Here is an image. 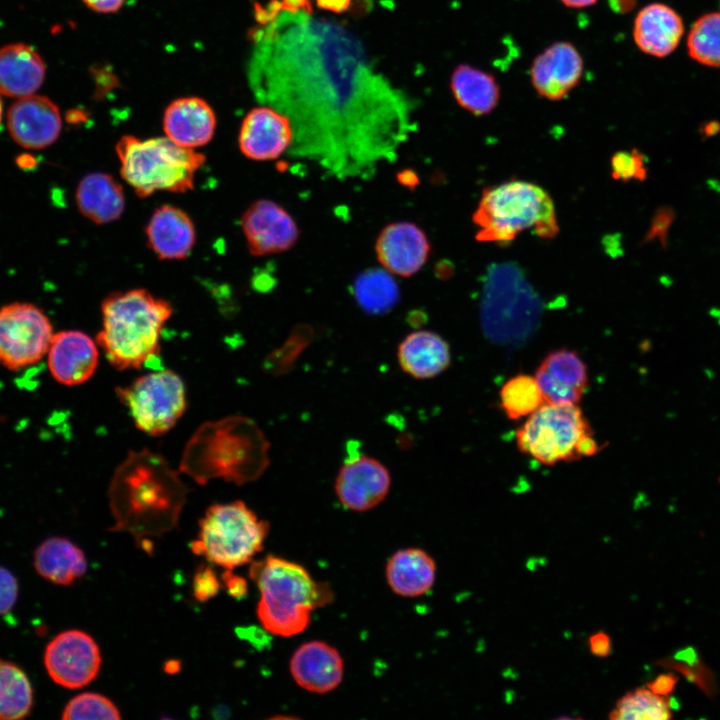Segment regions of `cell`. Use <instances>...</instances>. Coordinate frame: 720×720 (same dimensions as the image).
I'll list each match as a JSON object with an SVG mask.
<instances>
[{
    "mask_svg": "<svg viewBox=\"0 0 720 720\" xmlns=\"http://www.w3.org/2000/svg\"><path fill=\"white\" fill-rule=\"evenodd\" d=\"M301 41L287 36L266 58V85L274 108L293 125L292 154L340 180L368 179L395 160L410 132L405 106L379 89L349 88L362 64L356 43L326 22L307 25Z\"/></svg>",
    "mask_w": 720,
    "mask_h": 720,
    "instance_id": "cell-1",
    "label": "cell"
},
{
    "mask_svg": "<svg viewBox=\"0 0 720 720\" xmlns=\"http://www.w3.org/2000/svg\"><path fill=\"white\" fill-rule=\"evenodd\" d=\"M188 493L179 473L159 454L130 450L115 469L108 496L113 530L137 537L175 527Z\"/></svg>",
    "mask_w": 720,
    "mask_h": 720,
    "instance_id": "cell-2",
    "label": "cell"
},
{
    "mask_svg": "<svg viewBox=\"0 0 720 720\" xmlns=\"http://www.w3.org/2000/svg\"><path fill=\"white\" fill-rule=\"evenodd\" d=\"M270 443L250 418L230 415L201 424L186 442L179 470L198 484L222 479L237 485L267 469Z\"/></svg>",
    "mask_w": 720,
    "mask_h": 720,
    "instance_id": "cell-3",
    "label": "cell"
},
{
    "mask_svg": "<svg viewBox=\"0 0 720 720\" xmlns=\"http://www.w3.org/2000/svg\"><path fill=\"white\" fill-rule=\"evenodd\" d=\"M170 303L143 288L117 291L101 304L97 345L116 369H140L161 351V333L172 315Z\"/></svg>",
    "mask_w": 720,
    "mask_h": 720,
    "instance_id": "cell-4",
    "label": "cell"
},
{
    "mask_svg": "<svg viewBox=\"0 0 720 720\" xmlns=\"http://www.w3.org/2000/svg\"><path fill=\"white\" fill-rule=\"evenodd\" d=\"M249 575L260 591L258 619L276 636L300 634L310 624L312 611L333 599L327 584L316 582L303 566L280 557L269 555L254 562Z\"/></svg>",
    "mask_w": 720,
    "mask_h": 720,
    "instance_id": "cell-5",
    "label": "cell"
},
{
    "mask_svg": "<svg viewBox=\"0 0 720 720\" xmlns=\"http://www.w3.org/2000/svg\"><path fill=\"white\" fill-rule=\"evenodd\" d=\"M476 239L505 245L520 233L533 230L541 238H553L559 232L555 206L540 186L511 180L483 190L472 214Z\"/></svg>",
    "mask_w": 720,
    "mask_h": 720,
    "instance_id": "cell-6",
    "label": "cell"
},
{
    "mask_svg": "<svg viewBox=\"0 0 720 720\" xmlns=\"http://www.w3.org/2000/svg\"><path fill=\"white\" fill-rule=\"evenodd\" d=\"M115 151L122 178L142 198L157 191L191 190L197 171L205 163L203 154L182 147L166 136L142 140L124 135Z\"/></svg>",
    "mask_w": 720,
    "mask_h": 720,
    "instance_id": "cell-7",
    "label": "cell"
},
{
    "mask_svg": "<svg viewBox=\"0 0 720 720\" xmlns=\"http://www.w3.org/2000/svg\"><path fill=\"white\" fill-rule=\"evenodd\" d=\"M520 452L543 465L595 455L599 444L578 405L543 404L515 435Z\"/></svg>",
    "mask_w": 720,
    "mask_h": 720,
    "instance_id": "cell-8",
    "label": "cell"
},
{
    "mask_svg": "<svg viewBox=\"0 0 720 720\" xmlns=\"http://www.w3.org/2000/svg\"><path fill=\"white\" fill-rule=\"evenodd\" d=\"M269 532L243 501L211 505L199 520L198 539L191 545L195 554L226 569L244 565L263 549Z\"/></svg>",
    "mask_w": 720,
    "mask_h": 720,
    "instance_id": "cell-9",
    "label": "cell"
},
{
    "mask_svg": "<svg viewBox=\"0 0 720 720\" xmlns=\"http://www.w3.org/2000/svg\"><path fill=\"white\" fill-rule=\"evenodd\" d=\"M542 302L521 267L512 262L493 263L483 279L481 319L493 337L527 334L537 325Z\"/></svg>",
    "mask_w": 720,
    "mask_h": 720,
    "instance_id": "cell-10",
    "label": "cell"
},
{
    "mask_svg": "<svg viewBox=\"0 0 720 720\" xmlns=\"http://www.w3.org/2000/svg\"><path fill=\"white\" fill-rule=\"evenodd\" d=\"M115 392L137 429L151 436L170 431L187 407L185 384L172 370L141 375Z\"/></svg>",
    "mask_w": 720,
    "mask_h": 720,
    "instance_id": "cell-11",
    "label": "cell"
},
{
    "mask_svg": "<svg viewBox=\"0 0 720 720\" xmlns=\"http://www.w3.org/2000/svg\"><path fill=\"white\" fill-rule=\"evenodd\" d=\"M53 328L49 318L30 303L0 308V365L20 370L39 362L48 352Z\"/></svg>",
    "mask_w": 720,
    "mask_h": 720,
    "instance_id": "cell-12",
    "label": "cell"
},
{
    "mask_svg": "<svg viewBox=\"0 0 720 720\" xmlns=\"http://www.w3.org/2000/svg\"><path fill=\"white\" fill-rule=\"evenodd\" d=\"M44 664L55 683L68 689H77L96 678L101 666V654L89 634L80 630H67L48 643Z\"/></svg>",
    "mask_w": 720,
    "mask_h": 720,
    "instance_id": "cell-13",
    "label": "cell"
},
{
    "mask_svg": "<svg viewBox=\"0 0 720 720\" xmlns=\"http://www.w3.org/2000/svg\"><path fill=\"white\" fill-rule=\"evenodd\" d=\"M390 487L387 467L378 459L351 448L334 486L339 502L355 512L368 511L379 505L387 497Z\"/></svg>",
    "mask_w": 720,
    "mask_h": 720,
    "instance_id": "cell-14",
    "label": "cell"
},
{
    "mask_svg": "<svg viewBox=\"0 0 720 720\" xmlns=\"http://www.w3.org/2000/svg\"><path fill=\"white\" fill-rule=\"evenodd\" d=\"M241 228L254 256L288 251L297 243L300 230L291 214L269 199L254 201L242 214Z\"/></svg>",
    "mask_w": 720,
    "mask_h": 720,
    "instance_id": "cell-15",
    "label": "cell"
},
{
    "mask_svg": "<svg viewBox=\"0 0 720 720\" xmlns=\"http://www.w3.org/2000/svg\"><path fill=\"white\" fill-rule=\"evenodd\" d=\"M294 140L290 118L272 106H258L244 117L238 144L242 154L254 161H270L289 150Z\"/></svg>",
    "mask_w": 720,
    "mask_h": 720,
    "instance_id": "cell-16",
    "label": "cell"
},
{
    "mask_svg": "<svg viewBox=\"0 0 720 720\" xmlns=\"http://www.w3.org/2000/svg\"><path fill=\"white\" fill-rule=\"evenodd\" d=\"M584 61L579 50L568 41H556L532 61L530 82L536 93L551 101L565 98L580 83Z\"/></svg>",
    "mask_w": 720,
    "mask_h": 720,
    "instance_id": "cell-17",
    "label": "cell"
},
{
    "mask_svg": "<svg viewBox=\"0 0 720 720\" xmlns=\"http://www.w3.org/2000/svg\"><path fill=\"white\" fill-rule=\"evenodd\" d=\"M7 126L13 140L21 147L32 150L52 145L62 129L58 106L49 98L28 95L19 98L9 108Z\"/></svg>",
    "mask_w": 720,
    "mask_h": 720,
    "instance_id": "cell-18",
    "label": "cell"
},
{
    "mask_svg": "<svg viewBox=\"0 0 720 720\" xmlns=\"http://www.w3.org/2000/svg\"><path fill=\"white\" fill-rule=\"evenodd\" d=\"M381 266L393 275L410 277L426 264L431 246L425 232L408 221L386 225L375 243Z\"/></svg>",
    "mask_w": 720,
    "mask_h": 720,
    "instance_id": "cell-19",
    "label": "cell"
},
{
    "mask_svg": "<svg viewBox=\"0 0 720 720\" xmlns=\"http://www.w3.org/2000/svg\"><path fill=\"white\" fill-rule=\"evenodd\" d=\"M535 379L545 403L577 405L588 384L587 366L577 352L558 349L543 359Z\"/></svg>",
    "mask_w": 720,
    "mask_h": 720,
    "instance_id": "cell-20",
    "label": "cell"
},
{
    "mask_svg": "<svg viewBox=\"0 0 720 720\" xmlns=\"http://www.w3.org/2000/svg\"><path fill=\"white\" fill-rule=\"evenodd\" d=\"M47 354L52 377L66 386L80 385L89 380L99 360L97 342L79 330L54 334Z\"/></svg>",
    "mask_w": 720,
    "mask_h": 720,
    "instance_id": "cell-21",
    "label": "cell"
},
{
    "mask_svg": "<svg viewBox=\"0 0 720 720\" xmlns=\"http://www.w3.org/2000/svg\"><path fill=\"white\" fill-rule=\"evenodd\" d=\"M290 672L301 688L316 694H326L341 683L344 663L334 647L325 642L310 641L293 653Z\"/></svg>",
    "mask_w": 720,
    "mask_h": 720,
    "instance_id": "cell-22",
    "label": "cell"
},
{
    "mask_svg": "<svg viewBox=\"0 0 720 720\" xmlns=\"http://www.w3.org/2000/svg\"><path fill=\"white\" fill-rule=\"evenodd\" d=\"M162 124L167 138L182 147L195 150L213 138L216 116L204 99L181 97L166 107Z\"/></svg>",
    "mask_w": 720,
    "mask_h": 720,
    "instance_id": "cell-23",
    "label": "cell"
},
{
    "mask_svg": "<svg viewBox=\"0 0 720 720\" xmlns=\"http://www.w3.org/2000/svg\"><path fill=\"white\" fill-rule=\"evenodd\" d=\"M145 234L149 248L163 260L186 258L196 242L195 226L189 215L169 204L152 213Z\"/></svg>",
    "mask_w": 720,
    "mask_h": 720,
    "instance_id": "cell-24",
    "label": "cell"
},
{
    "mask_svg": "<svg viewBox=\"0 0 720 720\" xmlns=\"http://www.w3.org/2000/svg\"><path fill=\"white\" fill-rule=\"evenodd\" d=\"M684 32L680 15L663 3L644 6L633 22L632 35L636 46L645 54L663 58L678 46Z\"/></svg>",
    "mask_w": 720,
    "mask_h": 720,
    "instance_id": "cell-25",
    "label": "cell"
},
{
    "mask_svg": "<svg viewBox=\"0 0 720 720\" xmlns=\"http://www.w3.org/2000/svg\"><path fill=\"white\" fill-rule=\"evenodd\" d=\"M400 368L415 379H430L450 365L451 351L447 341L430 330H416L400 342L397 349Z\"/></svg>",
    "mask_w": 720,
    "mask_h": 720,
    "instance_id": "cell-26",
    "label": "cell"
},
{
    "mask_svg": "<svg viewBox=\"0 0 720 720\" xmlns=\"http://www.w3.org/2000/svg\"><path fill=\"white\" fill-rule=\"evenodd\" d=\"M45 63L30 46L15 43L0 49V93L10 97L32 95L43 83Z\"/></svg>",
    "mask_w": 720,
    "mask_h": 720,
    "instance_id": "cell-27",
    "label": "cell"
},
{
    "mask_svg": "<svg viewBox=\"0 0 720 720\" xmlns=\"http://www.w3.org/2000/svg\"><path fill=\"white\" fill-rule=\"evenodd\" d=\"M75 199L80 213L96 224L119 219L125 209L122 185L103 172L85 175L77 185Z\"/></svg>",
    "mask_w": 720,
    "mask_h": 720,
    "instance_id": "cell-28",
    "label": "cell"
},
{
    "mask_svg": "<svg viewBox=\"0 0 720 720\" xmlns=\"http://www.w3.org/2000/svg\"><path fill=\"white\" fill-rule=\"evenodd\" d=\"M436 577L432 557L418 548L394 553L386 565L387 583L394 593L403 597H417L427 593Z\"/></svg>",
    "mask_w": 720,
    "mask_h": 720,
    "instance_id": "cell-29",
    "label": "cell"
},
{
    "mask_svg": "<svg viewBox=\"0 0 720 720\" xmlns=\"http://www.w3.org/2000/svg\"><path fill=\"white\" fill-rule=\"evenodd\" d=\"M34 567L39 575L58 585H71L87 570L84 552L63 537H50L35 550Z\"/></svg>",
    "mask_w": 720,
    "mask_h": 720,
    "instance_id": "cell-30",
    "label": "cell"
},
{
    "mask_svg": "<svg viewBox=\"0 0 720 720\" xmlns=\"http://www.w3.org/2000/svg\"><path fill=\"white\" fill-rule=\"evenodd\" d=\"M450 90L457 104L475 116L492 112L500 99V87L495 77L465 63L453 70Z\"/></svg>",
    "mask_w": 720,
    "mask_h": 720,
    "instance_id": "cell-31",
    "label": "cell"
},
{
    "mask_svg": "<svg viewBox=\"0 0 720 720\" xmlns=\"http://www.w3.org/2000/svg\"><path fill=\"white\" fill-rule=\"evenodd\" d=\"M352 295L360 309L373 316L392 311L400 300L393 274L382 268L367 269L354 279Z\"/></svg>",
    "mask_w": 720,
    "mask_h": 720,
    "instance_id": "cell-32",
    "label": "cell"
},
{
    "mask_svg": "<svg viewBox=\"0 0 720 720\" xmlns=\"http://www.w3.org/2000/svg\"><path fill=\"white\" fill-rule=\"evenodd\" d=\"M33 688L25 671L0 659V720L21 719L30 714Z\"/></svg>",
    "mask_w": 720,
    "mask_h": 720,
    "instance_id": "cell-33",
    "label": "cell"
},
{
    "mask_svg": "<svg viewBox=\"0 0 720 720\" xmlns=\"http://www.w3.org/2000/svg\"><path fill=\"white\" fill-rule=\"evenodd\" d=\"M670 700L648 688H637L623 695L610 712V719L668 720L673 717Z\"/></svg>",
    "mask_w": 720,
    "mask_h": 720,
    "instance_id": "cell-34",
    "label": "cell"
},
{
    "mask_svg": "<svg viewBox=\"0 0 720 720\" xmlns=\"http://www.w3.org/2000/svg\"><path fill=\"white\" fill-rule=\"evenodd\" d=\"M499 397L502 410L512 420L530 416L545 404L535 377L527 374H518L506 381Z\"/></svg>",
    "mask_w": 720,
    "mask_h": 720,
    "instance_id": "cell-35",
    "label": "cell"
},
{
    "mask_svg": "<svg viewBox=\"0 0 720 720\" xmlns=\"http://www.w3.org/2000/svg\"><path fill=\"white\" fill-rule=\"evenodd\" d=\"M687 49L696 62L720 68V12L707 13L697 19L689 32Z\"/></svg>",
    "mask_w": 720,
    "mask_h": 720,
    "instance_id": "cell-36",
    "label": "cell"
},
{
    "mask_svg": "<svg viewBox=\"0 0 720 720\" xmlns=\"http://www.w3.org/2000/svg\"><path fill=\"white\" fill-rule=\"evenodd\" d=\"M656 664L679 672L709 697L714 696L717 692L712 671L703 663L694 647L682 648L672 657L661 659Z\"/></svg>",
    "mask_w": 720,
    "mask_h": 720,
    "instance_id": "cell-37",
    "label": "cell"
},
{
    "mask_svg": "<svg viewBox=\"0 0 720 720\" xmlns=\"http://www.w3.org/2000/svg\"><path fill=\"white\" fill-rule=\"evenodd\" d=\"M120 718V711L110 699L93 692H85L72 698L62 713V719L65 720Z\"/></svg>",
    "mask_w": 720,
    "mask_h": 720,
    "instance_id": "cell-38",
    "label": "cell"
},
{
    "mask_svg": "<svg viewBox=\"0 0 720 720\" xmlns=\"http://www.w3.org/2000/svg\"><path fill=\"white\" fill-rule=\"evenodd\" d=\"M611 173L616 180L644 181L647 178L646 157L637 149L616 152L611 158Z\"/></svg>",
    "mask_w": 720,
    "mask_h": 720,
    "instance_id": "cell-39",
    "label": "cell"
},
{
    "mask_svg": "<svg viewBox=\"0 0 720 720\" xmlns=\"http://www.w3.org/2000/svg\"><path fill=\"white\" fill-rule=\"evenodd\" d=\"M215 571L205 565H201L194 574L192 590L198 601H207L214 597L221 585Z\"/></svg>",
    "mask_w": 720,
    "mask_h": 720,
    "instance_id": "cell-40",
    "label": "cell"
},
{
    "mask_svg": "<svg viewBox=\"0 0 720 720\" xmlns=\"http://www.w3.org/2000/svg\"><path fill=\"white\" fill-rule=\"evenodd\" d=\"M675 211L673 208L663 206L657 209L652 218L650 228L644 238V242L659 239L662 247L666 248L668 243V232L675 220Z\"/></svg>",
    "mask_w": 720,
    "mask_h": 720,
    "instance_id": "cell-41",
    "label": "cell"
},
{
    "mask_svg": "<svg viewBox=\"0 0 720 720\" xmlns=\"http://www.w3.org/2000/svg\"><path fill=\"white\" fill-rule=\"evenodd\" d=\"M17 595V579L8 569L0 566V615L8 613L13 608Z\"/></svg>",
    "mask_w": 720,
    "mask_h": 720,
    "instance_id": "cell-42",
    "label": "cell"
},
{
    "mask_svg": "<svg viewBox=\"0 0 720 720\" xmlns=\"http://www.w3.org/2000/svg\"><path fill=\"white\" fill-rule=\"evenodd\" d=\"M678 680L679 677L673 672H667L648 682L647 688L659 696L667 697L674 691Z\"/></svg>",
    "mask_w": 720,
    "mask_h": 720,
    "instance_id": "cell-43",
    "label": "cell"
},
{
    "mask_svg": "<svg viewBox=\"0 0 720 720\" xmlns=\"http://www.w3.org/2000/svg\"><path fill=\"white\" fill-rule=\"evenodd\" d=\"M223 584L232 597L241 599L246 596L248 592L247 582L244 578L231 572V569H227L222 574Z\"/></svg>",
    "mask_w": 720,
    "mask_h": 720,
    "instance_id": "cell-44",
    "label": "cell"
},
{
    "mask_svg": "<svg viewBox=\"0 0 720 720\" xmlns=\"http://www.w3.org/2000/svg\"><path fill=\"white\" fill-rule=\"evenodd\" d=\"M588 648L594 656L607 657L612 653L611 638L603 631L596 632L589 637Z\"/></svg>",
    "mask_w": 720,
    "mask_h": 720,
    "instance_id": "cell-45",
    "label": "cell"
},
{
    "mask_svg": "<svg viewBox=\"0 0 720 720\" xmlns=\"http://www.w3.org/2000/svg\"><path fill=\"white\" fill-rule=\"evenodd\" d=\"M85 5L98 13H114L124 4L125 0H82Z\"/></svg>",
    "mask_w": 720,
    "mask_h": 720,
    "instance_id": "cell-46",
    "label": "cell"
},
{
    "mask_svg": "<svg viewBox=\"0 0 720 720\" xmlns=\"http://www.w3.org/2000/svg\"><path fill=\"white\" fill-rule=\"evenodd\" d=\"M316 5L332 13H343L349 9L352 0H315Z\"/></svg>",
    "mask_w": 720,
    "mask_h": 720,
    "instance_id": "cell-47",
    "label": "cell"
},
{
    "mask_svg": "<svg viewBox=\"0 0 720 720\" xmlns=\"http://www.w3.org/2000/svg\"><path fill=\"white\" fill-rule=\"evenodd\" d=\"M280 6L291 14L298 12L310 14L312 12L310 0H281Z\"/></svg>",
    "mask_w": 720,
    "mask_h": 720,
    "instance_id": "cell-48",
    "label": "cell"
},
{
    "mask_svg": "<svg viewBox=\"0 0 720 720\" xmlns=\"http://www.w3.org/2000/svg\"><path fill=\"white\" fill-rule=\"evenodd\" d=\"M598 0H560V2L568 7L573 9H582L591 7L594 4H596Z\"/></svg>",
    "mask_w": 720,
    "mask_h": 720,
    "instance_id": "cell-49",
    "label": "cell"
},
{
    "mask_svg": "<svg viewBox=\"0 0 720 720\" xmlns=\"http://www.w3.org/2000/svg\"><path fill=\"white\" fill-rule=\"evenodd\" d=\"M720 130V125L717 122H709L704 125V128L701 131V135L704 138L714 136L717 134Z\"/></svg>",
    "mask_w": 720,
    "mask_h": 720,
    "instance_id": "cell-50",
    "label": "cell"
},
{
    "mask_svg": "<svg viewBox=\"0 0 720 720\" xmlns=\"http://www.w3.org/2000/svg\"><path fill=\"white\" fill-rule=\"evenodd\" d=\"M1 117H2V103H1V99H0V121H1Z\"/></svg>",
    "mask_w": 720,
    "mask_h": 720,
    "instance_id": "cell-51",
    "label": "cell"
}]
</instances>
